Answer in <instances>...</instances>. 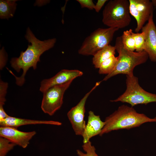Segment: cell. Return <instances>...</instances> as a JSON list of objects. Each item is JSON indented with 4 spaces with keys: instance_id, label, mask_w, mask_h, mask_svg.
Masks as SVG:
<instances>
[{
    "instance_id": "15",
    "label": "cell",
    "mask_w": 156,
    "mask_h": 156,
    "mask_svg": "<svg viewBox=\"0 0 156 156\" xmlns=\"http://www.w3.org/2000/svg\"><path fill=\"white\" fill-rule=\"evenodd\" d=\"M116 51L114 46L109 45L99 51L93 56L92 59V63L94 67L99 68L102 62L115 55Z\"/></svg>"
},
{
    "instance_id": "1",
    "label": "cell",
    "mask_w": 156,
    "mask_h": 156,
    "mask_svg": "<svg viewBox=\"0 0 156 156\" xmlns=\"http://www.w3.org/2000/svg\"><path fill=\"white\" fill-rule=\"evenodd\" d=\"M25 37L31 44H29L25 51L21 52L18 57L12 58L10 61L11 66L16 72H19L21 69L23 70L22 75L19 77H16L10 70L15 77L16 84L20 86L25 82V76L27 70L31 67L34 70L36 68L37 63L40 61L41 55L53 48L56 41L55 38L40 40L35 36L29 27L27 29Z\"/></svg>"
},
{
    "instance_id": "24",
    "label": "cell",
    "mask_w": 156,
    "mask_h": 156,
    "mask_svg": "<svg viewBox=\"0 0 156 156\" xmlns=\"http://www.w3.org/2000/svg\"><path fill=\"white\" fill-rule=\"evenodd\" d=\"M107 0H98L95 6L94 9L97 12H99Z\"/></svg>"
},
{
    "instance_id": "16",
    "label": "cell",
    "mask_w": 156,
    "mask_h": 156,
    "mask_svg": "<svg viewBox=\"0 0 156 156\" xmlns=\"http://www.w3.org/2000/svg\"><path fill=\"white\" fill-rule=\"evenodd\" d=\"M15 0L0 1V18L2 19L9 18L14 16L17 5Z\"/></svg>"
},
{
    "instance_id": "13",
    "label": "cell",
    "mask_w": 156,
    "mask_h": 156,
    "mask_svg": "<svg viewBox=\"0 0 156 156\" xmlns=\"http://www.w3.org/2000/svg\"><path fill=\"white\" fill-rule=\"evenodd\" d=\"M105 122L102 121L99 115H96L94 112H88V120L82 136L83 143L87 142L93 137L99 135L105 125Z\"/></svg>"
},
{
    "instance_id": "5",
    "label": "cell",
    "mask_w": 156,
    "mask_h": 156,
    "mask_svg": "<svg viewBox=\"0 0 156 156\" xmlns=\"http://www.w3.org/2000/svg\"><path fill=\"white\" fill-rule=\"evenodd\" d=\"M126 89L123 93L112 102L128 103L133 107L138 104L146 105L156 102V94L148 92L140 86L138 78L133 75H126Z\"/></svg>"
},
{
    "instance_id": "7",
    "label": "cell",
    "mask_w": 156,
    "mask_h": 156,
    "mask_svg": "<svg viewBox=\"0 0 156 156\" xmlns=\"http://www.w3.org/2000/svg\"><path fill=\"white\" fill-rule=\"evenodd\" d=\"M73 81L53 86L43 93L41 107L44 113L52 116L61 108L64 93Z\"/></svg>"
},
{
    "instance_id": "11",
    "label": "cell",
    "mask_w": 156,
    "mask_h": 156,
    "mask_svg": "<svg viewBox=\"0 0 156 156\" xmlns=\"http://www.w3.org/2000/svg\"><path fill=\"white\" fill-rule=\"evenodd\" d=\"M83 74L82 71L77 70H62L53 77L43 80L40 83V90L43 93L53 86L73 81Z\"/></svg>"
},
{
    "instance_id": "2",
    "label": "cell",
    "mask_w": 156,
    "mask_h": 156,
    "mask_svg": "<svg viewBox=\"0 0 156 156\" xmlns=\"http://www.w3.org/2000/svg\"><path fill=\"white\" fill-rule=\"evenodd\" d=\"M104 122L105 125L100 136L113 131L129 129L138 127L145 123L156 122V119L150 118L144 114L137 112L133 107L123 105L107 117Z\"/></svg>"
},
{
    "instance_id": "22",
    "label": "cell",
    "mask_w": 156,
    "mask_h": 156,
    "mask_svg": "<svg viewBox=\"0 0 156 156\" xmlns=\"http://www.w3.org/2000/svg\"><path fill=\"white\" fill-rule=\"evenodd\" d=\"M16 145L3 137L0 138V156H6Z\"/></svg>"
},
{
    "instance_id": "14",
    "label": "cell",
    "mask_w": 156,
    "mask_h": 156,
    "mask_svg": "<svg viewBox=\"0 0 156 156\" xmlns=\"http://www.w3.org/2000/svg\"><path fill=\"white\" fill-rule=\"evenodd\" d=\"M45 124L60 126L61 122L53 120H30L19 118L9 116L4 120L0 121L1 126H7L17 128L18 127L24 125Z\"/></svg>"
},
{
    "instance_id": "9",
    "label": "cell",
    "mask_w": 156,
    "mask_h": 156,
    "mask_svg": "<svg viewBox=\"0 0 156 156\" xmlns=\"http://www.w3.org/2000/svg\"><path fill=\"white\" fill-rule=\"evenodd\" d=\"M129 1L130 13L137 22L135 31L138 33L153 13L154 7L149 0H129Z\"/></svg>"
},
{
    "instance_id": "27",
    "label": "cell",
    "mask_w": 156,
    "mask_h": 156,
    "mask_svg": "<svg viewBox=\"0 0 156 156\" xmlns=\"http://www.w3.org/2000/svg\"><path fill=\"white\" fill-rule=\"evenodd\" d=\"M154 118H155V119H156V116Z\"/></svg>"
},
{
    "instance_id": "3",
    "label": "cell",
    "mask_w": 156,
    "mask_h": 156,
    "mask_svg": "<svg viewBox=\"0 0 156 156\" xmlns=\"http://www.w3.org/2000/svg\"><path fill=\"white\" fill-rule=\"evenodd\" d=\"M114 46L119 54L116 65L113 70L107 75L102 81H107L119 74L132 76L134 75L133 70L134 68L146 62L149 58L148 54L145 51L135 52L126 49L122 42L121 36L116 38Z\"/></svg>"
},
{
    "instance_id": "10",
    "label": "cell",
    "mask_w": 156,
    "mask_h": 156,
    "mask_svg": "<svg viewBox=\"0 0 156 156\" xmlns=\"http://www.w3.org/2000/svg\"><path fill=\"white\" fill-rule=\"evenodd\" d=\"M36 134L35 131L25 132L13 127L1 126L0 127L1 137L5 138L23 148L27 147L29 141Z\"/></svg>"
},
{
    "instance_id": "8",
    "label": "cell",
    "mask_w": 156,
    "mask_h": 156,
    "mask_svg": "<svg viewBox=\"0 0 156 156\" xmlns=\"http://www.w3.org/2000/svg\"><path fill=\"white\" fill-rule=\"evenodd\" d=\"M101 82L102 81L96 82L92 89L86 94L78 104L71 108L67 114L68 118L77 135L82 136L86 126L84 117L86 100L90 94Z\"/></svg>"
},
{
    "instance_id": "4",
    "label": "cell",
    "mask_w": 156,
    "mask_h": 156,
    "mask_svg": "<svg viewBox=\"0 0 156 156\" xmlns=\"http://www.w3.org/2000/svg\"><path fill=\"white\" fill-rule=\"evenodd\" d=\"M102 21L109 27L122 29L128 26L131 21L129 3L127 0H110L105 6Z\"/></svg>"
},
{
    "instance_id": "18",
    "label": "cell",
    "mask_w": 156,
    "mask_h": 156,
    "mask_svg": "<svg viewBox=\"0 0 156 156\" xmlns=\"http://www.w3.org/2000/svg\"><path fill=\"white\" fill-rule=\"evenodd\" d=\"M8 83L1 80L0 82V119H3L7 117L8 115L3 109V106L6 101L5 96L8 87Z\"/></svg>"
},
{
    "instance_id": "19",
    "label": "cell",
    "mask_w": 156,
    "mask_h": 156,
    "mask_svg": "<svg viewBox=\"0 0 156 156\" xmlns=\"http://www.w3.org/2000/svg\"><path fill=\"white\" fill-rule=\"evenodd\" d=\"M131 29L124 31L121 37L124 47L128 51H134L135 50V42L131 34Z\"/></svg>"
},
{
    "instance_id": "17",
    "label": "cell",
    "mask_w": 156,
    "mask_h": 156,
    "mask_svg": "<svg viewBox=\"0 0 156 156\" xmlns=\"http://www.w3.org/2000/svg\"><path fill=\"white\" fill-rule=\"evenodd\" d=\"M118 59V57L114 55L104 61L99 68V73L107 75L110 73L115 68Z\"/></svg>"
},
{
    "instance_id": "6",
    "label": "cell",
    "mask_w": 156,
    "mask_h": 156,
    "mask_svg": "<svg viewBox=\"0 0 156 156\" xmlns=\"http://www.w3.org/2000/svg\"><path fill=\"white\" fill-rule=\"evenodd\" d=\"M119 29L99 28L86 37L78 50L80 55L94 56L99 51L109 45L114 35Z\"/></svg>"
},
{
    "instance_id": "20",
    "label": "cell",
    "mask_w": 156,
    "mask_h": 156,
    "mask_svg": "<svg viewBox=\"0 0 156 156\" xmlns=\"http://www.w3.org/2000/svg\"><path fill=\"white\" fill-rule=\"evenodd\" d=\"M131 34L135 40V50L137 52H140L144 51L146 43L144 32L133 33L131 29Z\"/></svg>"
},
{
    "instance_id": "12",
    "label": "cell",
    "mask_w": 156,
    "mask_h": 156,
    "mask_svg": "<svg viewBox=\"0 0 156 156\" xmlns=\"http://www.w3.org/2000/svg\"><path fill=\"white\" fill-rule=\"evenodd\" d=\"M141 30L144 34L146 43L144 51L148 54L150 60L156 62V25L153 20V13Z\"/></svg>"
},
{
    "instance_id": "25",
    "label": "cell",
    "mask_w": 156,
    "mask_h": 156,
    "mask_svg": "<svg viewBox=\"0 0 156 156\" xmlns=\"http://www.w3.org/2000/svg\"><path fill=\"white\" fill-rule=\"evenodd\" d=\"M2 49L0 51V69L1 70L4 66L6 63V59H5L4 49Z\"/></svg>"
},
{
    "instance_id": "21",
    "label": "cell",
    "mask_w": 156,
    "mask_h": 156,
    "mask_svg": "<svg viewBox=\"0 0 156 156\" xmlns=\"http://www.w3.org/2000/svg\"><path fill=\"white\" fill-rule=\"evenodd\" d=\"M82 147L85 153L77 149L76 152L78 156H99L96 152L95 147L92 145L90 140L87 142L83 143Z\"/></svg>"
},
{
    "instance_id": "23",
    "label": "cell",
    "mask_w": 156,
    "mask_h": 156,
    "mask_svg": "<svg viewBox=\"0 0 156 156\" xmlns=\"http://www.w3.org/2000/svg\"><path fill=\"white\" fill-rule=\"evenodd\" d=\"M82 8H87L90 10L94 9L95 4L92 0H77Z\"/></svg>"
},
{
    "instance_id": "26",
    "label": "cell",
    "mask_w": 156,
    "mask_h": 156,
    "mask_svg": "<svg viewBox=\"0 0 156 156\" xmlns=\"http://www.w3.org/2000/svg\"><path fill=\"white\" fill-rule=\"evenodd\" d=\"M154 7H156V0H152L151 1Z\"/></svg>"
}]
</instances>
